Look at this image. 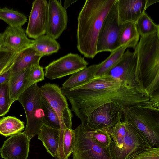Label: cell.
<instances>
[{
  "instance_id": "19",
  "label": "cell",
  "mask_w": 159,
  "mask_h": 159,
  "mask_svg": "<svg viewBox=\"0 0 159 159\" xmlns=\"http://www.w3.org/2000/svg\"><path fill=\"white\" fill-rule=\"evenodd\" d=\"M122 84L119 80L109 75L95 77L84 84L78 87L69 89H84L95 90H107L116 91Z\"/></svg>"
},
{
  "instance_id": "33",
  "label": "cell",
  "mask_w": 159,
  "mask_h": 159,
  "mask_svg": "<svg viewBox=\"0 0 159 159\" xmlns=\"http://www.w3.org/2000/svg\"><path fill=\"white\" fill-rule=\"evenodd\" d=\"M11 106L8 83L0 84V116H4L9 111Z\"/></svg>"
},
{
  "instance_id": "8",
  "label": "cell",
  "mask_w": 159,
  "mask_h": 159,
  "mask_svg": "<svg viewBox=\"0 0 159 159\" xmlns=\"http://www.w3.org/2000/svg\"><path fill=\"white\" fill-rule=\"evenodd\" d=\"M122 119V112L119 105L108 102L100 105L91 112L82 126L93 130L107 129Z\"/></svg>"
},
{
  "instance_id": "4",
  "label": "cell",
  "mask_w": 159,
  "mask_h": 159,
  "mask_svg": "<svg viewBox=\"0 0 159 159\" xmlns=\"http://www.w3.org/2000/svg\"><path fill=\"white\" fill-rule=\"evenodd\" d=\"M41 96L40 87L36 83L25 90L17 100L23 107L26 116V125L23 132L30 140L38 134L43 125Z\"/></svg>"
},
{
  "instance_id": "26",
  "label": "cell",
  "mask_w": 159,
  "mask_h": 159,
  "mask_svg": "<svg viewBox=\"0 0 159 159\" xmlns=\"http://www.w3.org/2000/svg\"><path fill=\"white\" fill-rule=\"evenodd\" d=\"M128 47L127 44L111 52L109 57L102 61V64L96 72L95 77L108 75L111 70L120 60L125 50Z\"/></svg>"
},
{
  "instance_id": "21",
  "label": "cell",
  "mask_w": 159,
  "mask_h": 159,
  "mask_svg": "<svg viewBox=\"0 0 159 159\" xmlns=\"http://www.w3.org/2000/svg\"><path fill=\"white\" fill-rule=\"evenodd\" d=\"M42 57L31 46L18 53L11 68V74L17 72L39 64Z\"/></svg>"
},
{
  "instance_id": "16",
  "label": "cell",
  "mask_w": 159,
  "mask_h": 159,
  "mask_svg": "<svg viewBox=\"0 0 159 159\" xmlns=\"http://www.w3.org/2000/svg\"><path fill=\"white\" fill-rule=\"evenodd\" d=\"M30 141L23 132L11 135L0 148L1 157L4 159H27Z\"/></svg>"
},
{
  "instance_id": "35",
  "label": "cell",
  "mask_w": 159,
  "mask_h": 159,
  "mask_svg": "<svg viewBox=\"0 0 159 159\" xmlns=\"http://www.w3.org/2000/svg\"><path fill=\"white\" fill-rule=\"evenodd\" d=\"M127 159H159V147L145 148Z\"/></svg>"
},
{
  "instance_id": "13",
  "label": "cell",
  "mask_w": 159,
  "mask_h": 159,
  "mask_svg": "<svg viewBox=\"0 0 159 159\" xmlns=\"http://www.w3.org/2000/svg\"><path fill=\"white\" fill-rule=\"evenodd\" d=\"M61 1L49 0L48 2V16L46 35L56 39L66 29L68 21L67 12Z\"/></svg>"
},
{
  "instance_id": "17",
  "label": "cell",
  "mask_w": 159,
  "mask_h": 159,
  "mask_svg": "<svg viewBox=\"0 0 159 159\" xmlns=\"http://www.w3.org/2000/svg\"><path fill=\"white\" fill-rule=\"evenodd\" d=\"M119 24L135 23L145 12L146 0H116Z\"/></svg>"
},
{
  "instance_id": "9",
  "label": "cell",
  "mask_w": 159,
  "mask_h": 159,
  "mask_svg": "<svg viewBox=\"0 0 159 159\" xmlns=\"http://www.w3.org/2000/svg\"><path fill=\"white\" fill-rule=\"evenodd\" d=\"M88 64L78 54L70 53L46 66L44 68L45 77L51 80L61 78L84 69Z\"/></svg>"
},
{
  "instance_id": "28",
  "label": "cell",
  "mask_w": 159,
  "mask_h": 159,
  "mask_svg": "<svg viewBox=\"0 0 159 159\" xmlns=\"http://www.w3.org/2000/svg\"><path fill=\"white\" fill-rule=\"evenodd\" d=\"M0 19L13 27H22L27 20L24 14L6 7L0 8Z\"/></svg>"
},
{
  "instance_id": "3",
  "label": "cell",
  "mask_w": 159,
  "mask_h": 159,
  "mask_svg": "<svg viewBox=\"0 0 159 159\" xmlns=\"http://www.w3.org/2000/svg\"><path fill=\"white\" fill-rule=\"evenodd\" d=\"M120 108L123 120L134 128L150 147H159V109L143 107Z\"/></svg>"
},
{
  "instance_id": "40",
  "label": "cell",
  "mask_w": 159,
  "mask_h": 159,
  "mask_svg": "<svg viewBox=\"0 0 159 159\" xmlns=\"http://www.w3.org/2000/svg\"><path fill=\"white\" fill-rule=\"evenodd\" d=\"M159 2L158 0H146V7L147 8L151 5Z\"/></svg>"
},
{
  "instance_id": "34",
  "label": "cell",
  "mask_w": 159,
  "mask_h": 159,
  "mask_svg": "<svg viewBox=\"0 0 159 159\" xmlns=\"http://www.w3.org/2000/svg\"><path fill=\"white\" fill-rule=\"evenodd\" d=\"M17 53L0 49V75L11 68Z\"/></svg>"
},
{
  "instance_id": "38",
  "label": "cell",
  "mask_w": 159,
  "mask_h": 159,
  "mask_svg": "<svg viewBox=\"0 0 159 159\" xmlns=\"http://www.w3.org/2000/svg\"><path fill=\"white\" fill-rule=\"evenodd\" d=\"M11 69L0 75V84L8 83L11 76Z\"/></svg>"
},
{
  "instance_id": "30",
  "label": "cell",
  "mask_w": 159,
  "mask_h": 159,
  "mask_svg": "<svg viewBox=\"0 0 159 159\" xmlns=\"http://www.w3.org/2000/svg\"><path fill=\"white\" fill-rule=\"evenodd\" d=\"M41 102L44 114L43 125L52 128L60 130V124L57 115L42 95Z\"/></svg>"
},
{
  "instance_id": "14",
  "label": "cell",
  "mask_w": 159,
  "mask_h": 159,
  "mask_svg": "<svg viewBox=\"0 0 159 159\" xmlns=\"http://www.w3.org/2000/svg\"><path fill=\"white\" fill-rule=\"evenodd\" d=\"M34 40L29 39L25 31L20 27L9 26L0 33V49L18 53L31 46Z\"/></svg>"
},
{
  "instance_id": "25",
  "label": "cell",
  "mask_w": 159,
  "mask_h": 159,
  "mask_svg": "<svg viewBox=\"0 0 159 159\" xmlns=\"http://www.w3.org/2000/svg\"><path fill=\"white\" fill-rule=\"evenodd\" d=\"M139 37L135 23H128L123 24L119 39V46L127 44L128 47L134 49L139 42Z\"/></svg>"
},
{
  "instance_id": "2",
  "label": "cell",
  "mask_w": 159,
  "mask_h": 159,
  "mask_svg": "<svg viewBox=\"0 0 159 159\" xmlns=\"http://www.w3.org/2000/svg\"><path fill=\"white\" fill-rule=\"evenodd\" d=\"M134 52L137 83L149 95L159 90V32L141 36Z\"/></svg>"
},
{
  "instance_id": "31",
  "label": "cell",
  "mask_w": 159,
  "mask_h": 159,
  "mask_svg": "<svg viewBox=\"0 0 159 159\" xmlns=\"http://www.w3.org/2000/svg\"><path fill=\"white\" fill-rule=\"evenodd\" d=\"M106 129L111 137L113 144L118 148H121L126 132V122L122 119L113 126Z\"/></svg>"
},
{
  "instance_id": "11",
  "label": "cell",
  "mask_w": 159,
  "mask_h": 159,
  "mask_svg": "<svg viewBox=\"0 0 159 159\" xmlns=\"http://www.w3.org/2000/svg\"><path fill=\"white\" fill-rule=\"evenodd\" d=\"M136 66L137 59L135 53L128 49L108 75L120 81L123 85L127 87L141 89L136 80Z\"/></svg>"
},
{
  "instance_id": "27",
  "label": "cell",
  "mask_w": 159,
  "mask_h": 159,
  "mask_svg": "<svg viewBox=\"0 0 159 159\" xmlns=\"http://www.w3.org/2000/svg\"><path fill=\"white\" fill-rule=\"evenodd\" d=\"M25 127L24 123L14 116L0 119V134L5 137L21 132Z\"/></svg>"
},
{
  "instance_id": "32",
  "label": "cell",
  "mask_w": 159,
  "mask_h": 159,
  "mask_svg": "<svg viewBox=\"0 0 159 159\" xmlns=\"http://www.w3.org/2000/svg\"><path fill=\"white\" fill-rule=\"evenodd\" d=\"M90 130L93 141L101 147L108 149L112 139L107 130L102 129Z\"/></svg>"
},
{
  "instance_id": "15",
  "label": "cell",
  "mask_w": 159,
  "mask_h": 159,
  "mask_svg": "<svg viewBox=\"0 0 159 159\" xmlns=\"http://www.w3.org/2000/svg\"><path fill=\"white\" fill-rule=\"evenodd\" d=\"M111 102L120 108L134 107H150L149 96L145 91L135 88H129L121 84L111 97Z\"/></svg>"
},
{
  "instance_id": "23",
  "label": "cell",
  "mask_w": 159,
  "mask_h": 159,
  "mask_svg": "<svg viewBox=\"0 0 159 159\" xmlns=\"http://www.w3.org/2000/svg\"><path fill=\"white\" fill-rule=\"evenodd\" d=\"M75 141L74 130L66 128L60 131L58 148L55 158L68 159L73 152Z\"/></svg>"
},
{
  "instance_id": "39",
  "label": "cell",
  "mask_w": 159,
  "mask_h": 159,
  "mask_svg": "<svg viewBox=\"0 0 159 159\" xmlns=\"http://www.w3.org/2000/svg\"><path fill=\"white\" fill-rule=\"evenodd\" d=\"M77 0H66L65 1L64 6V8L66 10V9L70 5L73 3L76 2Z\"/></svg>"
},
{
  "instance_id": "1",
  "label": "cell",
  "mask_w": 159,
  "mask_h": 159,
  "mask_svg": "<svg viewBox=\"0 0 159 159\" xmlns=\"http://www.w3.org/2000/svg\"><path fill=\"white\" fill-rule=\"evenodd\" d=\"M116 0H87L78 17L77 47L87 58L97 54L98 34L103 21Z\"/></svg>"
},
{
  "instance_id": "29",
  "label": "cell",
  "mask_w": 159,
  "mask_h": 159,
  "mask_svg": "<svg viewBox=\"0 0 159 159\" xmlns=\"http://www.w3.org/2000/svg\"><path fill=\"white\" fill-rule=\"evenodd\" d=\"M137 31L141 36L159 32V25L155 24L145 12L135 23Z\"/></svg>"
},
{
  "instance_id": "6",
  "label": "cell",
  "mask_w": 159,
  "mask_h": 159,
  "mask_svg": "<svg viewBox=\"0 0 159 159\" xmlns=\"http://www.w3.org/2000/svg\"><path fill=\"white\" fill-rule=\"evenodd\" d=\"M74 131L75 141L73 159H112L108 149L101 147L93 141L90 129L80 125Z\"/></svg>"
},
{
  "instance_id": "24",
  "label": "cell",
  "mask_w": 159,
  "mask_h": 159,
  "mask_svg": "<svg viewBox=\"0 0 159 159\" xmlns=\"http://www.w3.org/2000/svg\"><path fill=\"white\" fill-rule=\"evenodd\" d=\"M31 47L42 57L56 53L61 48L56 39L46 34L34 40Z\"/></svg>"
},
{
  "instance_id": "5",
  "label": "cell",
  "mask_w": 159,
  "mask_h": 159,
  "mask_svg": "<svg viewBox=\"0 0 159 159\" xmlns=\"http://www.w3.org/2000/svg\"><path fill=\"white\" fill-rule=\"evenodd\" d=\"M123 26L118 23L116 1L105 17L99 31L96 47L97 54L104 51L111 52L120 47L119 39Z\"/></svg>"
},
{
  "instance_id": "10",
  "label": "cell",
  "mask_w": 159,
  "mask_h": 159,
  "mask_svg": "<svg viewBox=\"0 0 159 159\" xmlns=\"http://www.w3.org/2000/svg\"><path fill=\"white\" fill-rule=\"evenodd\" d=\"M126 122L127 130L122 147L118 148L111 141L109 146L112 159H127L142 150L151 148L134 128Z\"/></svg>"
},
{
  "instance_id": "36",
  "label": "cell",
  "mask_w": 159,
  "mask_h": 159,
  "mask_svg": "<svg viewBox=\"0 0 159 159\" xmlns=\"http://www.w3.org/2000/svg\"><path fill=\"white\" fill-rule=\"evenodd\" d=\"M45 73L43 68L39 64L32 66L30 69L28 81L32 85L44 79Z\"/></svg>"
},
{
  "instance_id": "20",
  "label": "cell",
  "mask_w": 159,
  "mask_h": 159,
  "mask_svg": "<svg viewBox=\"0 0 159 159\" xmlns=\"http://www.w3.org/2000/svg\"><path fill=\"white\" fill-rule=\"evenodd\" d=\"M102 64L92 65L72 74L62 85L61 88L69 89L80 86L93 79Z\"/></svg>"
},
{
  "instance_id": "22",
  "label": "cell",
  "mask_w": 159,
  "mask_h": 159,
  "mask_svg": "<svg viewBox=\"0 0 159 159\" xmlns=\"http://www.w3.org/2000/svg\"><path fill=\"white\" fill-rule=\"evenodd\" d=\"M60 130L43 125L38 135V139L41 141L47 151L55 158L59 146Z\"/></svg>"
},
{
  "instance_id": "12",
  "label": "cell",
  "mask_w": 159,
  "mask_h": 159,
  "mask_svg": "<svg viewBox=\"0 0 159 159\" xmlns=\"http://www.w3.org/2000/svg\"><path fill=\"white\" fill-rule=\"evenodd\" d=\"M48 16V2L46 0H35L32 3L26 34L35 39L46 34Z\"/></svg>"
},
{
  "instance_id": "18",
  "label": "cell",
  "mask_w": 159,
  "mask_h": 159,
  "mask_svg": "<svg viewBox=\"0 0 159 159\" xmlns=\"http://www.w3.org/2000/svg\"><path fill=\"white\" fill-rule=\"evenodd\" d=\"M30 67L11 74L8 83L11 105L15 101L18 100L19 96L25 90L32 85L28 80Z\"/></svg>"
},
{
  "instance_id": "37",
  "label": "cell",
  "mask_w": 159,
  "mask_h": 159,
  "mask_svg": "<svg viewBox=\"0 0 159 159\" xmlns=\"http://www.w3.org/2000/svg\"><path fill=\"white\" fill-rule=\"evenodd\" d=\"M150 107L159 109V90L149 95Z\"/></svg>"
},
{
  "instance_id": "7",
  "label": "cell",
  "mask_w": 159,
  "mask_h": 159,
  "mask_svg": "<svg viewBox=\"0 0 159 159\" xmlns=\"http://www.w3.org/2000/svg\"><path fill=\"white\" fill-rule=\"evenodd\" d=\"M42 96L47 101L57 115L60 122V131L66 128L72 129V114L66 97L61 88L54 84L45 83L40 87Z\"/></svg>"
}]
</instances>
